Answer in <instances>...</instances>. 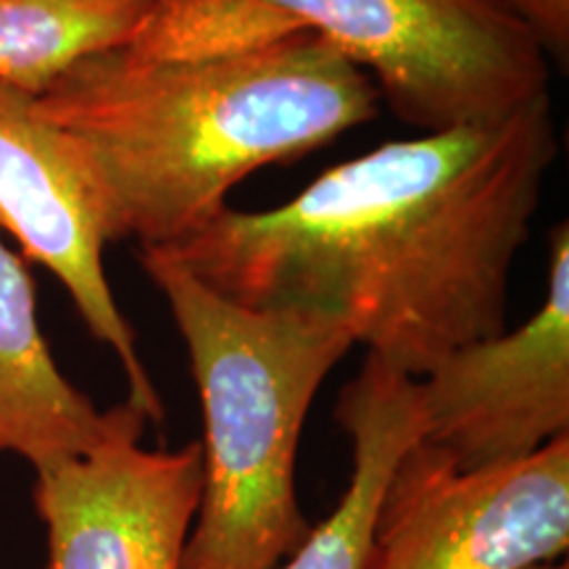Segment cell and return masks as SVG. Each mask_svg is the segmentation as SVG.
<instances>
[{
	"mask_svg": "<svg viewBox=\"0 0 569 569\" xmlns=\"http://www.w3.org/2000/svg\"><path fill=\"white\" fill-rule=\"evenodd\" d=\"M557 153L546 96L498 122L386 142L274 209H224L156 251L248 309L330 319L419 380L507 330L511 269Z\"/></svg>",
	"mask_w": 569,
	"mask_h": 569,
	"instance_id": "cell-1",
	"label": "cell"
},
{
	"mask_svg": "<svg viewBox=\"0 0 569 569\" xmlns=\"http://www.w3.org/2000/svg\"><path fill=\"white\" fill-rule=\"evenodd\" d=\"M80 153L106 238L169 248L201 232L246 177L375 122L380 90L301 30L217 59L88 56L38 96Z\"/></svg>",
	"mask_w": 569,
	"mask_h": 569,
	"instance_id": "cell-2",
	"label": "cell"
},
{
	"mask_svg": "<svg viewBox=\"0 0 569 569\" xmlns=\"http://www.w3.org/2000/svg\"><path fill=\"white\" fill-rule=\"evenodd\" d=\"M138 261L167 298L203 409L184 569H277L311 530L296 493L306 417L353 340L330 319L234 303L156 248Z\"/></svg>",
	"mask_w": 569,
	"mask_h": 569,
	"instance_id": "cell-3",
	"label": "cell"
},
{
	"mask_svg": "<svg viewBox=\"0 0 569 569\" xmlns=\"http://www.w3.org/2000/svg\"><path fill=\"white\" fill-rule=\"evenodd\" d=\"M338 48L422 132L507 119L549 96L536 38L493 0H267Z\"/></svg>",
	"mask_w": 569,
	"mask_h": 569,
	"instance_id": "cell-4",
	"label": "cell"
},
{
	"mask_svg": "<svg viewBox=\"0 0 569 569\" xmlns=\"http://www.w3.org/2000/svg\"><path fill=\"white\" fill-rule=\"evenodd\" d=\"M569 546V436L465 472L419 440L377 511L369 569H530Z\"/></svg>",
	"mask_w": 569,
	"mask_h": 569,
	"instance_id": "cell-5",
	"label": "cell"
},
{
	"mask_svg": "<svg viewBox=\"0 0 569 569\" xmlns=\"http://www.w3.org/2000/svg\"><path fill=\"white\" fill-rule=\"evenodd\" d=\"M540 309L446 353L417 380L422 443L465 472L522 461L569 436V227H553Z\"/></svg>",
	"mask_w": 569,
	"mask_h": 569,
	"instance_id": "cell-6",
	"label": "cell"
},
{
	"mask_svg": "<svg viewBox=\"0 0 569 569\" xmlns=\"http://www.w3.org/2000/svg\"><path fill=\"white\" fill-rule=\"evenodd\" d=\"M0 232L21 259L63 284L90 336L117 353L134 409L163 425L159 388L140 359L138 336L119 309L103 248L109 246L96 190L69 134L46 117L38 96L0 82Z\"/></svg>",
	"mask_w": 569,
	"mask_h": 569,
	"instance_id": "cell-7",
	"label": "cell"
},
{
	"mask_svg": "<svg viewBox=\"0 0 569 569\" xmlns=\"http://www.w3.org/2000/svg\"><path fill=\"white\" fill-rule=\"evenodd\" d=\"M146 422L119 403L101 443L34 472L48 569H184L203 490L201 440L148 451Z\"/></svg>",
	"mask_w": 569,
	"mask_h": 569,
	"instance_id": "cell-8",
	"label": "cell"
},
{
	"mask_svg": "<svg viewBox=\"0 0 569 569\" xmlns=\"http://www.w3.org/2000/svg\"><path fill=\"white\" fill-rule=\"evenodd\" d=\"M117 417L119 407L98 409L56 365L27 261L0 240V451L38 472L101 443Z\"/></svg>",
	"mask_w": 569,
	"mask_h": 569,
	"instance_id": "cell-9",
	"label": "cell"
},
{
	"mask_svg": "<svg viewBox=\"0 0 569 569\" xmlns=\"http://www.w3.org/2000/svg\"><path fill=\"white\" fill-rule=\"evenodd\" d=\"M336 419L351 440V480L336 511L277 569H369L382 496L398 461L422 438L417 380L367 353L340 390Z\"/></svg>",
	"mask_w": 569,
	"mask_h": 569,
	"instance_id": "cell-10",
	"label": "cell"
},
{
	"mask_svg": "<svg viewBox=\"0 0 569 569\" xmlns=\"http://www.w3.org/2000/svg\"><path fill=\"white\" fill-rule=\"evenodd\" d=\"M156 0H0V82L42 96L88 56L122 48Z\"/></svg>",
	"mask_w": 569,
	"mask_h": 569,
	"instance_id": "cell-11",
	"label": "cell"
},
{
	"mask_svg": "<svg viewBox=\"0 0 569 569\" xmlns=\"http://www.w3.org/2000/svg\"><path fill=\"white\" fill-rule=\"evenodd\" d=\"M301 30L303 24L267 0H156L122 48L142 59H217Z\"/></svg>",
	"mask_w": 569,
	"mask_h": 569,
	"instance_id": "cell-12",
	"label": "cell"
},
{
	"mask_svg": "<svg viewBox=\"0 0 569 569\" xmlns=\"http://www.w3.org/2000/svg\"><path fill=\"white\" fill-rule=\"evenodd\" d=\"M528 30L540 51L567 63L569 59V0H493Z\"/></svg>",
	"mask_w": 569,
	"mask_h": 569,
	"instance_id": "cell-13",
	"label": "cell"
},
{
	"mask_svg": "<svg viewBox=\"0 0 569 569\" xmlns=\"http://www.w3.org/2000/svg\"><path fill=\"white\" fill-rule=\"evenodd\" d=\"M530 569H569V567L565 565V561H561V565H559V561H546V565H536Z\"/></svg>",
	"mask_w": 569,
	"mask_h": 569,
	"instance_id": "cell-14",
	"label": "cell"
}]
</instances>
